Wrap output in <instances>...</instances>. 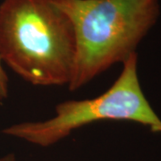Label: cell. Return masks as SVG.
I'll use <instances>...</instances> for the list:
<instances>
[{
	"label": "cell",
	"instance_id": "obj_4",
	"mask_svg": "<svg viewBox=\"0 0 161 161\" xmlns=\"http://www.w3.org/2000/svg\"><path fill=\"white\" fill-rule=\"evenodd\" d=\"M9 93V84H8V76L4 69L2 63L0 61V99H6Z\"/></svg>",
	"mask_w": 161,
	"mask_h": 161
},
{
	"label": "cell",
	"instance_id": "obj_2",
	"mask_svg": "<svg viewBox=\"0 0 161 161\" xmlns=\"http://www.w3.org/2000/svg\"><path fill=\"white\" fill-rule=\"evenodd\" d=\"M74 24L76 59L68 89L77 91L124 63L159 16L158 0H55Z\"/></svg>",
	"mask_w": 161,
	"mask_h": 161
},
{
	"label": "cell",
	"instance_id": "obj_5",
	"mask_svg": "<svg viewBox=\"0 0 161 161\" xmlns=\"http://www.w3.org/2000/svg\"><path fill=\"white\" fill-rule=\"evenodd\" d=\"M0 161H16V158L14 153H8L0 158Z\"/></svg>",
	"mask_w": 161,
	"mask_h": 161
},
{
	"label": "cell",
	"instance_id": "obj_1",
	"mask_svg": "<svg viewBox=\"0 0 161 161\" xmlns=\"http://www.w3.org/2000/svg\"><path fill=\"white\" fill-rule=\"evenodd\" d=\"M76 37L55 0H4L0 5V61L34 86H68Z\"/></svg>",
	"mask_w": 161,
	"mask_h": 161
},
{
	"label": "cell",
	"instance_id": "obj_3",
	"mask_svg": "<svg viewBox=\"0 0 161 161\" xmlns=\"http://www.w3.org/2000/svg\"><path fill=\"white\" fill-rule=\"evenodd\" d=\"M137 64L134 53L123 63V70L113 85L98 97L65 100L56 106L51 118L15 124L2 132L40 147L58 143L75 130L101 120L132 121L161 133V119L142 90Z\"/></svg>",
	"mask_w": 161,
	"mask_h": 161
}]
</instances>
